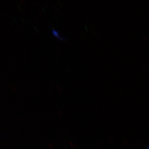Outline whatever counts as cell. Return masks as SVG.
Segmentation results:
<instances>
[{"label": "cell", "mask_w": 149, "mask_h": 149, "mask_svg": "<svg viewBox=\"0 0 149 149\" xmlns=\"http://www.w3.org/2000/svg\"><path fill=\"white\" fill-rule=\"evenodd\" d=\"M52 32L53 33L54 35H55V36H56V37H58V38H60L61 39H64L65 40V38H63L62 37H61L59 35V34L58 33V31H56V30H55V29H52Z\"/></svg>", "instance_id": "6da1fadb"}]
</instances>
